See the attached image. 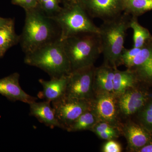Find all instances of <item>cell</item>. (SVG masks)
<instances>
[{
  "label": "cell",
  "instance_id": "e0dca14e",
  "mask_svg": "<svg viewBox=\"0 0 152 152\" xmlns=\"http://www.w3.org/2000/svg\"><path fill=\"white\" fill-rule=\"evenodd\" d=\"M138 81L132 71L129 69L120 71L117 68L114 74L113 93L118 97L129 89L136 87Z\"/></svg>",
  "mask_w": 152,
  "mask_h": 152
},
{
  "label": "cell",
  "instance_id": "277c9868",
  "mask_svg": "<svg viewBox=\"0 0 152 152\" xmlns=\"http://www.w3.org/2000/svg\"><path fill=\"white\" fill-rule=\"evenodd\" d=\"M62 41L70 64L71 72L94 65L102 53L99 34H80Z\"/></svg>",
  "mask_w": 152,
  "mask_h": 152
},
{
  "label": "cell",
  "instance_id": "7402d4cb",
  "mask_svg": "<svg viewBox=\"0 0 152 152\" xmlns=\"http://www.w3.org/2000/svg\"><path fill=\"white\" fill-rule=\"evenodd\" d=\"M61 3V0H39L37 7L45 15L52 18L62 9L60 6Z\"/></svg>",
  "mask_w": 152,
  "mask_h": 152
},
{
  "label": "cell",
  "instance_id": "83f0119b",
  "mask_svg": "<svg viewBox=\"0 0 152 152\" xmlns=\"http://www.w3.org/2000/svg\"><path fill=\"white\" fill-rule=\"evenodd\" d=\"M120 133L109 132H104L96 134L100 138L105 140H109L118 137Z\"/></svg>",
  "mask_w": 152,
  "mask_h": 152
},
{
  "label": "cell",
  "instance_id": "9a60e30c",
  "mask_svg": "<svg viewBox=\"0 0 152 152\" xmlns=\"http://www.w3.org/2000/svg\"><path fill=\"white\" fill-rule=\"evenodd\" d=\"M51 103V102L47 101L31 103L29 104L30 115L51 129L61 128Z\"/></svg>",
  "mask_w": 152,
  "mask_h": 152
},
{
  "label": "cell",
  "instance_id": "8fae6325",
  "mask_svg": "<svg viewBox=\"0 0 152 152\" xmlns=\"http://www.w3.org/2000/svg\"><path fill=\"white\" fill-rule=\"evenodd\" d=\"M126 67L132 71L138 81L152 83V40L145 44Z\"/></svg>",
  "mask_w": 152,
  "mask_h": 152
},
{
  "label": "cell",
  "instance_id": "4fadbf2b",
  "mask_svg": "<svg viewBox=\"0 0 152 152\" xmlns=\"http://www.w3.org/2000/svg\"><path fill=\"white\" fill-rule=\"evenodd\" d=\"M68 75L51 78L50 80L39 79V83L43 89L38 93V97L51 102L64 97L65 96Z\"/></svg>",
  "mask_w": 152,
  "mask_h": 152
},
{
  "label": "cell",
  "instance_id": "ffe728a7",
  "mask_svg": "<svg viewBox=\"0 0 152 152\" xmlns=\"http://www.w3.org/2000/svg\"><path fill=\"white\" fill-rule=\"evenodd\" d=\"M130 28L133 31V47L142 48L147 42L152 40L149 31L140 24L137 18L132 16Z\"/></svg>",
  "mask_w": 152,
  "mask_h": 152
},
{
  "label": "cell",
  "instance_id": "4316f807",
  "mask_svg": "<svg viewBox=\"0 0 152 152\" xmlns=\"http://www.w3.org/2000/svg\"><path fill=\"white\" fill-rule=\"evenodd\" d=\"M39 0H12L13 4L20 6L26 10L35 8L38 6Z\"/></svg>",
  "mask_w": 152,
  "mask_h": 152
},
{
  "label": "cell",
  "instance_id": "cb8c5ba5",
  "mask_svg": "<svg viewBox=\"0 0 152 152\" xmlns=\"http://www.w3.org/2000/svg\"><path fill=\"white\" fill-rule=\"evenodd\" d=\"M92 132L95 134L98 133L109 132L120 133L119 127L111 124L108 123L99 121L92 129Z\"/></svg>",
  "mask_w": 152,
  "mask_h": 152
},
{
  "label": "cell",
  "instance_id": "ba28073f",
  "mask_svg": "<svg viewBox=\"0 0 152 152\" xmlns=\"http://www.w3.org/2000/svg\"><path fill=\"white\" fill-rule=\"evenodd\" d=\"M91 18L104 21L114 18L122 14L124 0H77Z\"/></svg>",
  "mask_w": 152,
  "mask_h": 152
},
{
  "label": "cell",
  "instance_id": "9c48e42d",
  "mask_svg": "<svg viewBox=\"0 0 152 152\" xmlns=\"http://www.w3.org/2000/svg\"><path fill=\"white\" fill-rule=\"evenodd\" d=\"M94 110L99 121H105L119 127L118 97L113 93L95 95L92 101Z\"/></svg>",
  "mask_w": 152,
  "mask_h": 152
},
{
  "label": "cell",
  "instance_id": "d6986e66",
  "mask_svg": "<svg viewBox=\"0 0 152 152\" xmlns=\"http://www.w3.org/2000/svg\"><path fill=\"white\" fill-rule=\"evenodd\" d=\"M99 121V119L92 108L82 114L69 126L66 131L68 132L91 131Z\"/></svg>",
  "mask_w": 152,
  "mask_h": 152
},
{
  "label": "cell",
  "instance_id": "5bb4252c",
  "mask_svg": "<svg viewBox=\"0 0 152 152\" xmlns=\"http://www.w3.org/2000/svg\"><path fill=\"white\" fill-rule=\"evenodd\" d=\"M149 131L142 126L132 122L126 123L124 126L123 132L128 143V148L136 152L144 145L152 142Z\"/></svg>",
  "mask_w": 152,
  "mask_h": 152
},
{
  "label": "cell",
  "instance_id": "7a4b0ae2",
  "mask_svg": "<svg viewBox=\"0 0 152 152\" xmlns=\"http://www.w3.org/2000/svg\"><path fill=\"white\" fill-rule=\"evenodd\" d=\"M132 16L124 12L114 18L104 21L99 35L104 56V64L116 69L124 48L127 31L130 28Z\"/></svg>",
  "mask_w": 152,
  "mask_h": 152
},
{
  "label": "cell",
  "instance_id": "f1b7e54d",
  "mask_svg": "<svg viewBox=\"0 0 152 152\" xmlns=\"http://www.w3.org/2000/svg\"><path fill=\"white\" fill-rule=\"evenodd\" d=\"M136 152H152V141L144 145L139 149Z\"/></svg>",
  "mask_w": 152,
  "mask_h": 152
},
{
  "label": "cell",
  "instance_id": "1f68e13d",
  "mask_svg": "<svg viewBox=\"0 0 152 152\" xmlns=\"http://www.w3.org/2000/svg\"><path fill=\"white\" fill-rule=\"evenodd\" d=\"M4 55V53L0 50V58L3 57Z\"/></svg>",
  "mask_w": 152,
  "mask_h": 152
},
{
  "label": "cell",
  "instance_id": "d4e9b609",
  "mask_svg": "<svg viewBox=\"0 0 152 152\" xmlns=\"http://www.w3.org/2000/svg\"><path fill=\"white\" fill-rule=\"evenodd\" d=\"M141 48H136L133 47L130 49L124 48L120 58L119 66L123 65H127L140 52Z\"/></svg>",
  "mask_w": 152,
  "mask_h": 152
},
{
  "label": "cell",
  "instance_id": "f546056e",
  "mask_svg": "<svg viewBox=\"0 0 152 152\" xmlns=\"http://www.w3.org/2000/svg\"><path fill=\"white\" fill-rule=\"evenodd\" d=\"M77 0H61V3H63V7H66L77 2Z\"/></svg>",
  "mask_w": 152,
  "mask_h": 152
},
{
  "label": "cell",
  "instance_id": "603a6c76",
  "mask_svg": "<svg viewBox=\"0 0 152 152\" xmlns=\"http://www.w3.org/2000/svg\"><path fill=\"white\" fill-rule=\"evenodd\" d=\"M138 118L143 126L152 132V100L148 101L139 112Z\"/></svg>",
  "mask_w": 152,
  "mask_h": 152
},
{
  "label": "cell",
  "instance_id": "6da1fadb",
  "mask_svg": "<svg viewBox=\"0 0 152 152\" xmlns=\"http://www.w3.org/2000/svg\"><path fill=\"white\" fill-rule=\"evenodd\" d=\"M25 12L24 26L19 42L25 54L60 39V30L56 23L37 6Z\"/></svg>",
  "mask_w": 152,
  "mask_h": 152
},
{
  "label": "cell",
  "instance_id": "30bf717a",
  "mask_svg": "<svg viewBox=\"0 0 152 152\" xmlns=\"http://www.w3.org/2000/svg\"><path fill=\"white\" fill-rule=\"evenodd\" d=\"M149 101V95L136 87L126 91L118 97L119 114L129 117L138 113Z\"/></svg>",
  "mask_w": 152,
  "mask_h": 152
},
{
  "label": "cell",
  "instance_id": "8992f818",
  "mask_svg": "<svg viewBox=\"0 0 152 152\" xmlns=\"http://www.w3.org/2000/svg\"><path fill=\"white\" fill-rule=\"evenodd\" d=\"M94 65L72 71L68 75L65 96L91 100L94 98Z\"/></svg>",
  "mask_w": 152,
  "mask_h": 152
},
{
  "label": "cell",
  "instance_id": "484cf974",
  "mask_svg": "<svg viewBox=\"0 0 152 152\" xmlns=\"http://www.w3.org/2000/svg\"><path fill=\"white\" fill-rule=\"evenodd\" d=\"M103 152H121L122 151V147L118 142L114 139L107 140L102 147Z\"/></svg>",
  "mask_w": 152,
  "mask_h": 152
},
{
  "label": "cell",
  "instance_id": "2e32d148",
  "mask_svg": "<svg viewBox=\"0 0 152 152\" xmlns=\"http://www.w3.org/2000/svg\"><path fill=\"white\" fill-rule=\"evenodd\" d=\"M115 69L104 64L96 68L94 79L95 95L102 93H113Z\"/></svg>",
  "mask_w": 152,
  "mask_h": 152
},
{
  "label": "cell",
  "instance_id": "3957f363",
  "mask_svg": "<svg viewBox=\"0 0 152 152\" xmlns=\"http://www.w3.org/2000/svg\"><path fill=\"white\" fill-rule=\"evenodd\" d=\"M24 61L28 65L39 68L51 78L70 73L69 61L60 39L25 54Z\"/></svg>",
  "mask_w": 152,
  "mask_h": 152
},
{
  "label": "cell",
  "instance_id": "ac0fdd59",
  "mask_svg": "<svg viewBox=\"0 0 152 152\" xmlns=\"http://www.w3.org/2000/svg\"><path fill=\"white\" fill-rule=\"evenodd\" d=\"M20 36L15 31L13 20L0 27V50L5 53L12 47L20 42Z\"/></svg>",
  "mask_w": 152,
  "mask_h": 152
},
{
  "label": "cell",
  "instance_id": "52a82bcc",
  "mask_svg": "<svg viewBox=\"0 0 152 152\" xmlns=\"http://www.w3.org/2000/svg\"><path fill=\"white\" fill-rule=\"evenodd\" d=\"M93 100L79 99L65 96L52 102V107L61 129L66 130L69 126L82 114L92 109Z\"/></svg>",
  "mask_w": 152,
  "mask_h": 152
},
{
  "label": "cell",
  "instance_id": "44dd1931",
  "mask_svg": "<svg viewBox=\"0 0 152 152\" xmlns=\"http://www.w3.org/2000/svg\"><path fill=\"white\" fill-rule=\"evenodd\" d=\"M152 10V0H124V12L137 17Z\"/></svg>",
  "mask_w": 152,
  "mask_h": 152
},
{
  "label": "cell",
  "instance_id": "4dcf8cb0",
  "mask_svg": "<svg viewBox=\"0 0 152 152\" xmlns=\"http://www.w3.org/2000/svg\"><path fill=\"white\" fill-rule=\"evenodd\" d=\"M12 20V19L11 18H6L0 17V27L10 22Z\"/></svg>",
  "mask_w": 152,
  "mask_h": 152
},
{
  "label": "cell",
  "instance_id": "5b68a950",
  "mask_svg": "<svg viewBox=\"0 0 152 152\" xmlns=\"http://www.w3.org/2000/svg\"><path fill=\"white\" fill-rule=\"evenodd\" d=\"M77 1L63 7L61 10L51 18L60 30V39L63 40L73 36L85 34H99V28L91 20Z\"/></svg>",
  "mask_w": 152,
  "mask_h": 152
},
{
  "label": "cell",
  "instance_id": "7c38bea8",
  "mask_svg": "<svg viewBox=\"0 0 152 152\" xmlns=\"http://www.w3.org/2000/svg\"><path fill=\"white\" fill-rule=\"evenodd\" d=\"M20 77L18 73L15 72L0 79V94L12 102L20 101L29 104L36 102L37 98L28 94L22 88Z\"/></svg>",
  "mask_w": 152,
  "mask_h": 152
}]
</instances>
